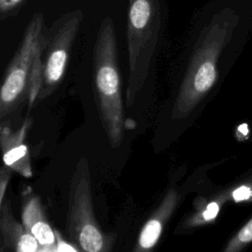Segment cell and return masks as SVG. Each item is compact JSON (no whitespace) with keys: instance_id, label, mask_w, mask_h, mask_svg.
Listing matches in <instances>:
<instances>
[{"instance_id":"obj_12","label":"cell","mask_w":252,"mask_h":252,"mask_svg":"<svg viewBox=\"0 0 252 252\" xmlns=\"http://www.w3.org/2000/svg\"><path fill=\"white\" fill-rule=\"evenodd\" d=\"M27 0H0V17L5 20L17 15Z\"/></svg>"},{"instance_id":"obj_16","label":"cell","mask_w":252,"mask_h":252,"mask_svg":"<svg viewBox=\"0 0 252 252\" xmlns=\"http://www.w3.org/2000/svg\"><path fill=\"white\" fill-rule=\"evenodd\" d=\"M36 252H57V246L55 245H39Z\"/></svg>"},{"instance_id":"obj_10","label":"cell","mask_w":252,"mask_h":252,"mask_svg":"<svg viewBox=\"0 0 252 252\" xmlns=\"http://www.w3.org/2000/svg\"><path fill=\"white\" fill-rule=\"evenodd\" d=\"M1 231L3 239L15 252H36L39 246L36 238L24 225L15 221L9 208L1 205Z\"/></svg>"},{"instance_id":"obj_11","label":"cell","mask_w":252,"mask_h":252,"mask_svg":"<svg viewBox=\"0 0 252 252\" xmlns=\"http://www.w3.org/2000/svg\"><path fill=\"white\" fill-rule=\"evenodd\" d=\"M220 212V204L217 201H213L211 203H209L205 210L201 212L200 215H196L193 216L190 220L188 221V225L192 226V225H198V224H202L204 222H208L213 220L214 219H216V217L218 216Z\"/></svg>"},{"instance_id":"obj_15","label":"cell","mask_w":252,"mask_h":252,"mask_svg":"<svg viewBox=\"0 0 252 252\" xmlns=\"http://www.w3.org/2000/svg\"><path fill=\"white\" fill-rule=\"evenodd\" d=\"M8 179H9V172H5L4 170H2L1 173V205L3 204V199H4V193H5V187L8 183Z\"/></svg>"},{"instance_id":"obj_2","label":"cell","mask_w":252,"mask_h":252,"mask_svg":"<svg viewBox=\"0 0 252 252\" xmlns=\"http://www.w3.org/2000/svg\"><path fill=\"white\" fill-rule=\"evenodd\" d=\"M166 0H130L127 13V105L144 87L166 25Z\"/></svg>"},{"instance_id":"obj_14","label":"cell","mask_w":252,"mask_h":252,"mask_svg":"<svg viewBox=\"0 0 252 252\" xmlns=\"http://www.w3.org/2000/svg\"><path fill=\"white\" fill-rule=\"evenodd\" d=\"M55 238H56V246L57 252H79L74 246L67 243L60 235V233L55 230Z\"/></svg>"},{"instance_id":"obj_9","label":"cell","mask_w":252,"mask_h":252,"mask_svg":"<svg viewBox=\"0 0 252 252\" xmlns=\"http://www.w3.org/2000/svg\"><path fill=\"white\" fill-rule=\"evenodd\" d=\"M22 220L24 227L36 238L39 245L56 244L55 232L50 227L37 197L31 196L27 200L23 206Z\"/></svg>"},{"instance_id":"obj_1","label":"cell","mask_w":252,"mask_h":252,"mask_svg":"<svg viewBox=\"0 0 252 252\" xmlns=\"http://www.w3.org/2000/svg\"><path fill=\"white\" fill-rule=\"evenodd\" d=\"M238 22V15L232 9L224 8L203 29L185 69L171 111L172 119L187 116L215 86L220 57Z\"/></svg>"},{"instance_id":"obj_13","label":"cell","mask_w":252,"mask_h":252,"mask_svg":"<svg viewBox=\"0 0 252 252\" xmlns=\"http://www.w3.org/2000/svg\"><path fill=\"white\" fill-rule=\"evenodd\" d=\"M231 197L235 202H241V201L248 200L252 197V189L246 185L239 186L232 191Z\"/></svg>"},{"instance_id":"obj_5","label":"cell","mask_w":252,"mask_h":252,"mask_svg":"<svg viewBox=\"0 0 252 252\" xmlns=\"http://www.w3.org/2000/svg\"><path fill=\"white\" fill-rule=\"evenodd\" d=\"M83 19V11L75 9L61 15L44 30L41 84L37 101L51 94L62 82Z\"/></svg>"},{"instance_id":"obj_4","label":"cell","mask_w":252,"mask_h":252,"mask_svg":"<svg viewBox=\"0 0 252 252\" xmlns=\"http://www.w3.org/2000/svg\"><path fill=\"white\" fill-rule=\"evenodd\" d=\"M67 228L79 252H109V241L94 218L90 169L85 158L78 162L70 183Z\"/></svg>"},{"instance_id":"obj_3","label":"cell","mask_w":252,"mask_h":252,"mask_svg":"<svg viewBox=\"0 0 252 252\" xmlns=\"http://www.w3.org/2000/svg\"><path fill=\"white\" fill-rule=\"evenodd\" d=\"M93 80L102 125L113 147L123 135L121 78L114 23L106 16L97 30L93 53Z\"/></svg>"},{"instance_id":"obj_7","label":"cell","mask_w":252,"mask_h":252,"mask_svg":"<svg viewBox=\"0 0 252 252\" xmlns=\"http://www.w3.org/2000/svg\"><path fill=\"white\" fill-rule=\"evenodd\" d=\"M177 202L176 190L170 189L143 226L133 252H152L159 239L165 222L173 214Z\"/></svg>"},{"instance_id":"obj_6","label":"cell","mask_w":252,"mask_h":252,"mask_svg":"<svg viewBox=\"0 0 252 252\" xmlns=\"http://www.w3.org/2000/svg\"><path fill=\"white\" fill-rule=\"evenodd\" d=\"M44 18L38 12L29 21L21 42L11 58L0 90V116L10 113L26 94L28 96L30 80L39 38L44 31Z\"/></svg>"},{"instance_id":"obj_8","label":"cell","mask_w":252,"mask_h":252,"mask_svg":"<svg viewBox=\"0 0 252 252\" xmlns=\"http://www.w3.org/2000/svg\"><path fill=\"white\" fill-rule=\"evenodd\" d=\"M30 124L31 122L27 120L15 132L11 131L10 128L3 127L0 135L4 163L25 177H31L32 174L28 149L24 143L25 135Z\"/></svg>"}]
</instances>
